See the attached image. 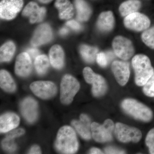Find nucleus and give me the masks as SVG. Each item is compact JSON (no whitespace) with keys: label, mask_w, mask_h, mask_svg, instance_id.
<instances>
[{"label":"nucleus","mask_w":154,"mask_h":154,"mask_svg":"<svg viewBox=\"0 0 154 154\" xmlns=\"http://www.w3.org/2000/svg\"><path fill=\"white\" fill-rule=\"evenodd\" d=\"M55 147L62 153L74 154L78 151L79 143L75 132L72 127L64 126L58 132Z\"/></svg>","instance_id":"nucleus-1"},{"label":"nucleus","mask_w":154,"mask_h":154,"mask_svg":"<svg viewBox=\"0 0 154 154\" xmlns=\"http://www.w3.org/2000/svg\"><path fill=\"white\" fill-rule=\"evenodd\" d=\"M131 62L134 72L135 82L137 86H143L154 73L150 60L146 55L138 54L134 57Z\"/></svg>","instance_id":"nucleus-2"},{"label":"nucleus","mask_w":154,"mask_h":154,"mask_svg":"<svg viewBox=\"0 0 154 154\" xmlns=\"http://www.w3.org/2000/svg\"><path fill=\"white\" fill-rule=\"evenodd\" d=\"M121 106L127 113L135 119L149 122L153 118L152 111L150 108L134 99H125L122 102Z\"/></svg>","instance_id":"nucleus-3"},{"label":"nucleus","mask_w":154,"mask_h":154,"mask_svg":"<svg viewBox=\"0 0 154 154\" xmlns=\"http://www.w3.org/2000/svg\"><path fill=\"white\" fill-rule=\"evenodd\" d=\"M80 85L78 80L69 75L63 78L60 84V101L66 105L71 103L74 97L79 90Z\"/></svg>","instance_id":"nucleus-4"},{"label":"nucleus","mask_w":154,"mask_h":154,"mask_svg":"<svg viewBox=\"0 0 154 154\" xmlns=\"http://www.w3.org/2000/svg\"><path fill=\"white\" fill-rule=\"evenodd\" d=\"M83 72L86 82L92 85V91L94 96L96 97L103 96L107 89L105 79L101 75L94 72L89 67L85 68Z\"/></svg>","instance_id":"nucleus-5"},{"label":"nucleus","mask_w":154,"mask_h":154,"mask_svg":"<svg viewBox=\"0 0 154 154\" xmlns=\"http://www.w3.org/2000/svg\"><path fill=\"white\" fill-rule=\"evenodd\" d=\"M112 47L116 55L124 60H128L134 54L132 42L123 36H116L112 42Z\"/></svg>","instance_id":"nucleus-6"},{"label":"nucleus","mask_w":154,"mask_h":154,"mask_svg":"<svg viewBox=\"0 0 154 154\" xmlns=\"http://www.w3.org/2000/svg\"><path fill=\"white\" fill-rule=\"evenodd\" d=\"M91 128L92 136L96 142L105 143L112 140L114 125L111 119H107L102 125L93 122Z\"/></svg>","instance_id":"nucleus-7"},{"label":"nucleus","mask_w":154,"mask_h":154,"mask_svg":"<svg viewBox=\"0 0 154 154\" xmlns=\"http://www.w3.org/2000/svg\"><path fill=\"white\" fill-rule=\"evenodd\" d=\"M114 133L117 139L122 143L138 142L142 137V133L139 129L118 122L115 125Z\"/></svg>","instance_id":"nucleus-8"},{"label":"nucleus","mask_w":154,"mask_h":154,"mask_svg":"<svg viewBox=\"0 0 154 154\" xmlns=\"http://www.w3.org/2000/svg\"><path fill=\"white\" fill-rule=\"evenodd\" d=\"M125 27L129 30L140 32L149 28L151 21L147 16L139 12H135L125 17Z\"/></svg>","instance_id":"nucleus-9"},{"label":"nucleus","mask_w":154,"mask_h":154,"mask_svg":"<svg viewBox=\"0 0 154 154\" xmlns=\"http://www.w3.org/2000/svg\"><path fill=\"white\" fill-rule=\"evenodd\" d=\"M23 0H2L0 3V17L12 20L17 17L23 6Z\"/></svg>","instance_id":"nucleus-10"},{"label":"nucleus","mask_w":154,"mask_h":154,"mask_svg":"<svg viewBox=\"0 0 154 154\" xmlns=\"http://www.w3.org/2000/svg\"><path fill=\"white\" fill-rule=\"evenodd\" d=\"M30 88L33 94L42 99H48L53 97L57 91L55 84L49 81L34 82L30 85Z\"/></svg>","instance_id":"nucleus-11"},{"label":"nucleus","mask_w":154,"mask_h":154,"mask_svg":"<svg viewBox=\"0 0 154 154\" xmlns=\"http://www.w3.org/2000/svg\"><path fill=\"white\" fill-rule=\"evenodd\" d=\"M111 69L119 84L121 86L125 85L128 82L130 75L128 63L123 61H114L112 63Z\"/></svg>","instance_id":"nucleus-12"},{"label":"nucleus","mask_w":154,"mask_h":154,"mask_svg":"<svg viewBox=\"0 0 154 154\" xmlns=\"http://www.w3.org/2000/svg\"><path fill=\"white\" fill-rule=\"evenodd\" d=\"M52 30L49 25L46 23L41 24L38 26L31 40V44L34 47L40 46L48 43L52 39Z\"/></svg>","instance_id":"nucleus-13"},{"label":"nucleus","mask_w":154,"mask_h":154,"mask_svg":"<svg viewBox=\"0 0 154 154\" xmlns=\"http://www.w3.org/2000/svg\"><path fill=\"white\" fill-rule=\"evenodd\" d=\"M46 9L44 7H39L36 2H31L23 9L22 14L24 17H28L30 23L41 22L46 14Z\"/></svg>","instance_id":"nucleus-14"},{"label":"nucleus","mask_w":154,"mask_h":154,"mask_svg":"<svg viewBox=\"0 0 154 154\" xmlns=\"http://www.w3.org/2000/svg\"><path fill=\"white\" fill-rule=\"evenodd\" d=\"M21 113L24 118L29 122H34L38 116V104L31 97L23 100L20 105Z\"/></svg>","instance_id":"nucleus-15"},{"label":"nucleus","mask_w":154,"mask_h":154,"mask_svg":"<svg viewBox=\"0 0 154 154\" xmlns=\"http://www.w3.org/2000/svg\"><path fill=\"white\" fill-rule=\"evenodd\" d=\"M32 69V60L27 52L20 54L17 56L15 63V72L21 77L28 76Z\"/></svg>","instance_id":"nucleus-16"},{"label":"nucleus","mask_w":154,"mask_h":154,"mask_svg":"<svg viewBox=\"0 0 154 154\" xmlns=\"http://www.w3.org/2000/svg\"><path fill=\"white\" fill-rule=\"evenodd\" d=\"M72 124L82 137L88 140L91 139V120L88 115L82 114L80 116L79 120H73Z\"/></svg>","instance_id":"nucleus-17"},{"label":"nucleus","mask_w":154,"mask_h":154,"mask_svg":"<svg viewBox=\"0 0 154 154\" xmlns=\"http://www.w3.org/2000/svg\"><path fill=\"white\" fill-rule=\"evenodd\" d=\"M115 17L111 11L101 13L96 22V26L99 30L104 32L111 31L115 27Z\"/></svg>","instance_id":"nucleus-18"},{"label":"nucleus","mask_w":154,"mask_h":154,"mask_svg":"<svg viewBox=\"0 0 154 154\" xmlns=\"http://www.w3.org/2000/svg\"><path fill=\"white\" fill-rule=\"evenodd\" d=\"M20 122V119L15 113H8L3 114L0 118V131L9 132L17 128Z\"/></svg>","instance_id":"nucleus-19"},{"label":"nucleus","mask_w":154,"mask_h":154,"mask_svg":"<svg viewBox=\"0 0 154 154\" xmlns=\"http://www.w3.org/2000/svg\"><path fill=\"white\" fill-rule=\"evenodd\" d=\"M49 60L50 63L54 68L60 69L63 67L64 60V53L60 46L53 45L50 50Z\"/></svg>","instance_id":"nucleus-20"},{"label":"nucleus","mask_w":154,"mask_h":154,"mask_svg":"<svg viewBox=\"0 0 154 154\" xmlns=\"http://www.w3.org/2000/svg\"><path fill=\"white\" fill-rule=\"evenodd\" d=\"M54 6L58 10L61 19H69L73 17L74 9L69 0H56Z\"/></svg>","instance_id":"nucleus-21"},{"label":"nucleus","mask_w":154,"mask_h":154,"mask_svg":"<svg viewBox=\"0 0 154 154\" xmlns=\"http://www.w3.org/2000/svg\"><path fill=\"white\" fill-rule=\"evenodd\" d=\"M77 19L81 22H86L90 19L92 11L91 6L85 0H75Z\"/></svg>","instance_id":"nucleus-22"},{"label":"nucleus","mask_w":154,"mask_h":154,"mask_svg":"<svg viewBox=\"0 0 154 154\" xmlns=\"http://www.w3.org/2000/svg\"><path fill=\"white\" fill-rule=\"evenodd\" d=\"M141 6L142 3L139 0H127L122 3L119 10L122 17H125L137 12Z\"/></svg>","instance_id":"nucleus-23"},{"label":"nucleus","mask_w":154,"mask_h":154,"mask_svg":"<svg viewBox=\"0 0 154 154\" xmlns=\"http://www.w3.org/2000/svg\"><path fill=\"white\" fill-rule=\"evenodd\" d=\"M0 86L4 91L13 92L16 89V85L11 75L5 70L0 72Z\"/></svg>","instance_id":"nucleus-24"},{"label":"nucleus","mask_w":154,"mask_h":154,"mask_svg":"<svg viewBox=\"0 0 154 154\" xmlns=\"http://www.w3.org/2000/svg\"><path fill=\"white\" fill-rule=\"evenodd\" d=\"M79 49L82 57L86 62L88 63L94 62L99 51L97 48L82 45L80 46Z\"/></svg>","instance_id":"nucleus-25"},{"label":"nucleus","mask_w":154,"mask_h":154,"mask_svg":"<svg viewBox=\"0 0 154 154\" xmlns=\"http://www.w3.org/2000/svg\"><path fill=\"white\" fill-rule=\"evenodd\" d=\"M16 51V46L14 42L9 41L1 46L0 49L1 62H8L11 60Z\"/></svg>","instance_id":"nucleus-26"},{"label":"nucleus","mask_w":154,"mask_h":154,"mask_svg":"<svg viewBox=\"0 0 154 154\" xmlns=\"http://www.w3.org/2000/svg\"><path fill=\"white\" fill-rule=\"evenodd\" d=\"M34 65L38 74L44 75L49 68V59L47 56L44 54L38 55L34 60Z\"/></svg>","instance_id":"nucleus-27"},{"label":"nucleus","mask_w":154,"mask_h":154,"mask_svg":"<svg viewBox=\"0 0 154 154\" xmlns=\"http://www.w3.org/2000/svg\"><path fill=\"white\" fill-rule=\"evenodd\" d=\"M141 39L147 46L154 50V26L143 31Z\"/></svg>","instance_id":"nucleus-28"},{"label":"nucleus","mask_w":154,"mask_h":154,"mask_svg":"<svg viewBox=\"0 0 154 154\" xmlns=\"http://www.w3.org/2000/svg\"><path fill=\"white\" fill-rule=\"evenodd\" d=\"M143 92L148 97H154V73L143 86Z\"/></svg>","instance_id":"nucleus-29"},{"label":"nucleus","mask_w":154,"mask_h":154,"mask_svg":"<svg viewBox=\"0 0 154 154\" xmlns=\"http://www.w3.org/2000/svg\"><path fill=\"white\" fill-rule=\"evenodd\" d=\"M2 148L6 151L12 152L16 150L17 146L14 141V138L6 137L2 142Z\"/></svg>","instance_id":"nucleus-30"},{"label":"nucleus","mask_w":154,"mask_h":154,"mask_svg":"<svg viewBox=\"0 0 154 154\" xmlns=\"http://www.w3.org/2000/svg\"><path fill=\"white\" fill-rule=\"evenodd\" d=\"M145 142L150 153L154 154V128L150 130L147 134Z\"/></svg>","instance_id":"nucleus-31"},{"label":"nucleus","mask_w":154,"mask_h":154,"mask_svg":"<svg viewBox=\"0 0 154 154\" xmlns=\"http://www.w3.org/2000/svg\"><path fill=\"white\" fill-rule=\"evenodd\" d=\"M96 59L97 63L100 66L102 67H105L107 66L108 63V60L107 56L105 53L102 52L98 53Z\"/></svg>","instance_id":"nucleus-32"},{"label":"nucleus","mask_w":154,"mask_h":154,"mask_svg":"<svg viewBox=\"0 0 154 154\" xmlns=\"http://www.w3.org/2000/svg\"><path fill=\"white\" fill-rule=\"evenodd\" d=\"M25 133V130L22 128H19L11 132H9L7 134L6 137H8L12 138H15L19 137L20 136L24 134Z\"/></svg>","instance_id":"nucleus-33"},{"label":"nucleus","mask_w":154,"mask_h":154,"mask_svg":"<svg viewBox=\"0 0 154 154\" xmlns=\"http://www.w3.org/2000/svg\"><path fill=\"white\" fill-rule=\"evenodd\" d=\"M66 25L75 30H80L82 28V26L79 23L74 20L68 21L66 23Z\"/></svg>","instance_id":"nucleus-34"},{"label":"nucleus","mask_w":154,"mask_h":154,"mask_svg":"<svg viewBox=\"0 0 154 154\" xmlns=\"http://www.w3.org/2000/svg\"><path fill=\"white\" fill-rule=\"evenodd\" d=\"M105 151L107 154H124L125 152L121 150L113 147H107L105 149Z\"/></svg>","instance_id":"nucleus-35"},{"label":"nucleus","mask_w":154,"mask_h":154,"mask_svg":"<svg viewBox=\"0 0 154 154\" xmlns=\"http://www.w3.org/2000/svg\"><path fill=\"white\" fill-rule=\"evenodd\" d=\"M27 52L30 55L31 59H33L34 60L39 55V54H40L39 51L36 48H30L27 51Z\"/></svg>","instance_id":"nucleus-36"},{"label":"nucleus","mask_w":154,"mask_h":154,"mask_svg":"<svg viewBox=\"0 0 154 154\" xmlns=\"http://www.w3.org/2000/svg\"><path fill=\"white\" fill-rule=\"evenodd\" d=\"M29 154H41L40 148L37 145L32 146L29 152Z\"/></svg>","instance_id":"nucleus-37"},{"label":"nucleus","mask_w":154,"mask_h":154,"mask_svg":"<svg viewBox=\"0 0 154 154\" xmlns=\"http://www.w3.org/2000/svg\"><path fill=\"white\" fill-rule=\"evenodd\" d=\"M90 152V154H103V152L101 150L96 148H93L91 149Z\"/></svg>","instance_id":"nucleus-38"},{"label":"nucleus","mask_w":154,"mask_h":154,"mask_svg":"<svg viewBox=\"0 0 154 154\" xmlns=\"http://www.w3.org/2000/svg\"><path fill=\"white\" fill-rule=\"evenodd\" d=\"M68 30L66 28H63L60 31V33L61 35H66L68 33Z\"/></svg>","instance_id":"nucleus-39"},{"label":"nucleus","mask_w":154,"mask_h":154,"mask_svg":"<svg viewBox=\"0 0 154 154\" xmlns=\"http://www.w3.org/2000/svg\"><path fill=\"white\" fill-rule=\"evenodd\" d=\"M37 1L42 4H48L51 2L53 0H37Z\"/></svg>","instance_id":"nucleus-40"}]
</instances>
